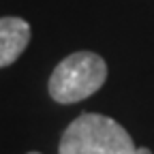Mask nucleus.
<instances>
[{
	"label": "nucleus",
	"instance_id": "obj_1",
	"mask_svg": "<svg viewBox=\"0 0 154 154\" xmlns=\"http://www.w3.org/2000/svg\"><path fill=\"white\" fill-rule=\"evenodd\" d=\"M126 128L103 113H82L62 133L58 154H135Z\"/></svg>",
	"mask_w": 154,
	"mask_h": 154
},
{
	"label": "nucleus",
	"instance_id": "obj_2",
	"mask_svg": "<svg viewBox=\"0 0 154 154\" xmlns=\"http://www.w3.org/2000/svg\"><path fill=\"white\" fill-rule=\"evenodd\" d=\"M107 79V62L94 51H75L58 64L49 77V96L60 105L79 103L99 92Z\"/></svg>",
	"mask_w": 154,
	"mask_h": 154
},
{
	"label": "nucleus",
	"instance_id": "obj_3",
	"mask_svg": "<svg viewBox=\"0 0 154 154\" xmlns=\"http://www.w3.org/2000/svg\"><path fill=\"white\" fill-rule=\"evenodd\" d=\"M30 43V24L22 17H0V69L13 64Z\"/></svg>",
	"mask_w": 154,
	"mask_h": 154
},
{
	"label": "nucleus",
	"instance_id": "obj_4",
	"mask_svg": "<svg viewBox=\"0 0 154 154\" xmlns=\"http://www.w3.org/2000/svg\"><path fill=\"white\" fill-rule=\"evenodd\" d=\"M135 154H152V150H150V148H137V150H135Z\"/></svg>",
	"mask_w": 154,
	"mask_h": 154
},
{
	"label": "nucleus",
	"instance_id": "obj_5",
	"mask_svg": "<svg viewBox=\"0 0 154 154\" xmlns=\"http://www.w3.org/2000/svg\"><path fill=\"white\" fill-rule=\"evenodd\" d=\"M28 154H41V152H28Z\"/></svg>",
	"mask_w": 154,
	"mask_h": 154
}]
</instances>
